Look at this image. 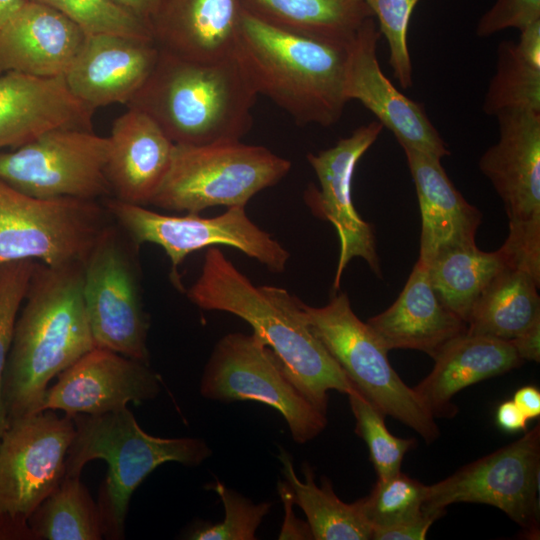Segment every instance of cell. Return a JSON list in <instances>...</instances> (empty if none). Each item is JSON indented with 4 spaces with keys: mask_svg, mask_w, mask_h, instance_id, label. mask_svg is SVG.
<instances>
[{
    "mask_svg": "<svg viewBox=\"0 0 540 540\" xmlns=\"http://www.w3.org/2000/svg\"><path fill=\"white\" fill-rule=\"evenodd\" d=\"M224 506L220 523H197L186 533L191 540H254L256 531L269 513L272 503H253L248 498L217 481L212 485Z\"/></svg>",
    "mask_w": 540,
    "mask_h": 540,
    "instance_id": "35",
    "label": "cell"
},
{
    "mask_svg": "<svg viewBox=\"0 0 540 540\" xmlns=\"http://www.w3.org/2000/svg\"><path fill=\"white\" fill-rule=\"evenodd\" d=\"M540 426L518 440L426 486L425 512L440 517L455 503L497 507L527 535H539Z\"/></svg>",
    "mask_w": 540,
    "mask_h": 540,
    "instance_id": "12",
    "label": "cell"
},
{
    "mask_svg": "<svg viewBox=\"0 0 540 540\" xmlns=\"http://www.w3.org/2000/svg\"><path fill=\"white\" fill-rule=\"evenodd\" d=\"M382 129L379 121H372L340 139L335 146L307 155L319 187L310 183L305 190L304 200L315 216L335 227L340 241L334 291L339 289L344 270L354 257L363 258L370 269L381 277L374 231L354 207L352 181L356 165L376 142Z\"/></svg>",
    "mask_w": 540,
    "mask_h": 540,
    "instance_id": "16",
    "label": "cell"
},
{
    "mask_svg": "<svg viewBox=\"0 0 540 540\" xmlns=\"http://www.w3.org/2000/svg\"><path fill=\"white\" fill-rule=\"evenodd\" d=\"M499 140L479 160L480 171L503 201L509 233L499 248L511 267L540 282V113L496 116Z\"/></svg>",
    "mask_w": 540,
    "mask_h": 540,
    "instance_id": "9",
    "label": "cell"
},
{
    "mask_svg": "<svg viewBox=\"0 0 540 540\" xmlns=\"http://www.w3.org/2000/svg\"><path fill=\"white\" fill-rule=\"evenodd\" d=\"M83 266L36 263L3 375L9 420L41 412L49 382L96 347L83 296Z\"/></svg>",
    "mask_w": 540,
    "mask_h": 540,
    "instance_id": "2",
    "label": "cell"
},
{
    "mask_svg": "<svg viewBox=\"0 0 540 540\" xmlns=\"http://www.w3.org/2000/svg\"><path fill=\"white\" fill-rule=\"evenodd\" d=\"M74 435L72 417L55 410L9 420L0 440V513L28 520L62 481Z\"/></svg>",
    "mask_w": 540,
    "mask_h": 540,
    "instance_id": "15",
    "label": "cell"
},
{
    "mask_svg": "<svg viewBox=\"0 0 540 540\" xmlns=\"http://www.w3.org/2000/svg\"><path fill=\"white\" fill-rule=\"evenodd\" d=\"M441 518L437 514L423 511L416 518L400 522L397 524L376 527L372 529L374 540H423L431 525Z\"/></svg>",
    "mask_w": 540,
    "mask_h": 540,
    "instance_id": "40",
    "label": "cell"
},
{
    "mask_svg": "<svg viewBox=\"0 0 540 540\" xmlns=\"http://www.w3.org/2000/svg\"><path fill=\"white\" fill-rule=\"evenodd\" d=\"M116 5L147 22L150 25V19L158 10L163 0H111Z\"/></svg>",
    "mask_w": 540,
    "mask_h": 540,
    "instance_id": "47",
    "label": "cell"
},
{
    "mask_svg": "<svg viewBox=\"0 0 540 540\" xmlns=\"http://www.w3.org/2000/svg\"><path fill=\"white\" fill-rule=\"evenodd\" d=\"M94 110L75 98L64 77L0 74V150L57 128L92 129Z\"/></svg>",
    "mask_w": 540,
    "mask_h": 540,
    "instance_id": "20",
    "label": "cell"
},
{
    "mask_svg": "<svg viewBox=\"0 0 540 540\" xmlns=\"http://www.w3.org/2000/svg\"><path fill=\"white\" fill-rule=\"evenodd\" d=\"M378 29L389 47V64L393 76L403 89L412 86V63L408 48V29L414 8L419 0H364Z\"/></svg>",
    "mask_w": 540,
    "mask_h": 540,
    "instance_id": "38",
    "label": "cell"
},
{
    "mask_svg": "<svg viewBox=\"0 0 540 540\" xmlns=\"http://www.w3.org/2000/svg\"><path fill=\"white\" fill-rule=\"evenodd\" d=\"M513 401L528 419H534L540 415V392L533 386H524L518 389Z\"/></svg>",
    "mask_w": 540,
    "mask_h": 540,
    "instance_id": "46",
    "label": "cell"
},
{
    "mask_svg": "<svg viewBox=\"0 0 540 540\" xmlns=\"http://www.w3.org/2000/svg\"><path fill=\"white\" fill-rule=\"evenodd\" d=\"M515 44L528 61L540 65V21L520 30L519 40Z\"/></svg>",
    "mask_w": 540,
    "mask_h": 540,
    "instance_id": "44",
    "label": "cell"
},
{
    "mask_svg": "<svg viewBox=\"0 0 540 540\" xmlns=\"http://www.w3.org/2000/svg\"><path fill=\"white\" fill-rule=\"evenodd\" d=\"M519 358L524 361L540 360V320L518 337L510 340Z\"/></svg>",
    "mask_w": 540,
    "mask_h": 540,
    "instance_id": "42",
    "label": "cell"
},
{
    "mask_svg": "<svg viewBox=\"0 0 540 540\" xmlns=\"http://www.w3.org/2000/svg\"><path fill=\"white\" fill-rule=\"evenodd\" d=\"M291 162L263 146L225 141L175 144L169 169L151 200L159 208L199 214L216 207H245L277 184Z\"/></svg>",
    "mask_w": 540,
    "mask_h": 540,
    "instance_id": "6",
    "label": "cell"
},
{
    "mask_svg": "<svg viewBox=\"0 0 540 540\" xmlns=\"http://www.w3.org/2000/svg\"><path fill=\"white\" fill-rule=\"evenodd\" d=\"M347 395L356 420L355 432L368 447L378 479L396 475L401 471L405 454L415 446V439L392 435L386 427L385 416L357 389Z\"/></svg>",
    "mask_w": 540,
    "mask_h": 540,
    "instance_id": "33",
    "label": "cell"
},
{
    "mask_svg": "<svg viewBox=\"0 0 540 540\" xmlns=\"http://www.w3.org/2000/svg\"><path fill=\"white\" fill-rule=\"evenodd\" d=\"M528 420L513 400L502 402L496 410V422L507 432L525 431Z\"/></svg>",
    "mask_w": 540,
    "mask_h": 540,
    "instance_id": "43",
    "label": "cell"
},
{
    "mask_svg": "<svg viewBox=\"0 0 540 540\" xmlns=\"http://www.w3.org/2000/svg\"><path fill=\"white\" fill-rule=\"evenodd\" d=\"M187 296L202 309L228 312L250 324L295 386L322 413L327 414L329 391L348 394L356 389L311 330L301 300L284 288L255 286L220 249H207Z\"/></svg>",
    "mask_w": 540,
    "mask_h": 540,
    "instance_id": "1",
    "label": "cell"
},
{
    "mask_svg": "<svg viewBox=\"0 0 540 540\" xmlns=\"http://www.w3.org/2000/svg\"><path fill=\"white\" fill-rule=\"evenodd\" d=\"M106 178L115 199L146 206L165 178L174 143L144 112L129 108L112 125Z\"/></svg>",
    "mask_w": 540,
    "mask_h": 540,
    "instance_id": "23",
    "label": "cell"
},
{
    "mask_svg": "<svg viewBox=\"0 0 540 540\" xmlns=\"http://www.w3.org/2000/svg\"><path fill=\"white\" fill-rule=\"evenodd\" d=\"M83 296L97 347L149 364L148 317L124 239L111 225L83 266Z\"/></svg>",
    "mask_w": 540,
    "mask_h": 540,
    "instance_id": "14",
    "label": "cell"
},
{
    "mask_svg": "<svg viewBox=\"0 0 540 540\" xmlns=\"http://www.w3.org/2000/svg\"><path fill=\"white\" fill-rule=\"evenodd\" d=\"M111 222L97 200L36 198L0 180V265L28 259L53 268L84 265Z\"/></svg>",
    "mask_w": 540,
    "mask_h": 540,
    "instance_id": "8",
    "label": "cell"
},
{
    "mask_svg": "<svg viewBox=\"0 0 540 540\" xmlns=\"http://www.w3.org/2000/svg\"><path fill=\"white\" fill-rule=\"evenodd\" d=\"M351 41L285 30L245 10L235 56L257 95L299 124L327 127L338 122L348 102L344 76Z\"/></svg>",
    "mask_w": 540,
    "mask_h": 540,
    "instance_id": "3",
    "label": "cell"
},
{
    "mask_svg": "<svg viewBox=\"0 0 540 540\" xmlns=\"http://www.w3.org/2000/svg\"><path fill=\"white\" fill-rule=\"evenodd\" d=\"M387 350L412 349L433 359L467 324L452 313L434 291L428 266L417 260L395 302L366 322Z\"/></svg>",
    "mask_w": 540,
    "mask_h": 540,
    "instance_id": "25",
    "label": "cell"
},
{
    "mask_svg": "<svg viewBox=\"0 0 540 540\" xmlns=\"http://www.w3.org/2000/svg\"><path fill=\"white\" fill-rule=\"evenodd\" d=\"M243 0H163L150 19L159 49L212 62L235 56Z\"/></svg>",
    "mask_w": 540,
    "mask_h": 540,
    "instance_id": "21",
    "label": "cell"
},
{
    "mask_svg": "<svg viewBox=\"0 0 540 540\" xmlns=\"http://www.w3.org/2000/svg\"><path fill=\"white\" fill-rule=\"evenodd\" d=\"M426 486L401 471L388 479H378L370 494L359 499L372 529L421 515Z\"/></svg>",
    "mask_w": 540,
    "mask_h": 540,
    "instance_id": "34",
    "label": "cell"
},
{
    "mask_svg": "<svg viewBox=\"0 0 540 540\" xmlns=\"http://www.w3.org/2000/svg\"><path fill=\"white\" fill-rule=\"evenodd\" d=\"M200 393L210 400L270 406L283 416L299 444L327 425V414L302 394L278 356L254 333H230L220 339L205 367Z\"/></svg>",
    "mask_w": 540,
    "mask_h": 540,
    "instance_id": "10",
    "label": "cell"
},
{
    "mask_svg": "<svg viewBox=\"0 0 540 540\" xmlns=\"http://www.w3.org/2000/svg\"><path fill=\"white\" fill-rule=\"evenodd\" d=\"M28 524L34 540L103 539L97 503L80 476L64 475L28 517Z\"/></svg>",
    "mask_w": 540,
    "mask_h": 540,
    "instance_id": "31",
    "label": "cell"
},
{
    "mask_svg": "<svg viewBox=\"0 0 540 540\" xmlns=\"http://www.w3.org/2000/svg\"><path fill=\"white\" fill-rule=\"evenodd\" d=\"M301 308L313 333L374 407L412 428L428 443L439 437L434 416L396 373L388 351L370 326L356 316L346 293H334L322 307L301 301Z\"/></svg>",
    "mask_w": 540,
    "mask_h": 540,
    "instance_id": "7",
    "label": "cell"
},
{
    "mask_svg": "<svg viewBox=\"0 0 540 540\" xmlns=\"http://www.w3.org/2000/svg\"><path fill=\"white\" fill-rule=\"evenodd\" d=\"M256 97L236 56L201 62L159 49L127 107L151 117L174 144L203 145L248 133Z\"/></svg>",
    "mask_w": 540,
    "mask_h": 540,
    "instance_id": "4",
    "label": "cell"
},
{
    "mask_svg": "<svg viewBox=\"0 0 540 540\" xmlns=\"http://www.w3.org/2000/svg\"><path fill=\"white\" fill-rule=\"evenodd\" d=\"M87 33L63 13L27 0L0 32V74L64 76Z\"/></svg>",
    "mask_w": 540,
    "mask_h": 540,
    "instance_id": "22",
    "label": "cell"
},
{
    "mask_svg": "<svg viewBox=\"0 0 540 540\" xmlns=\"http://www.w3.org/2000/svg\"><path fill=\"white\" fill-rule=\"evenodd\" d=\"M75 435L66 457L65 475L80 476L91 460L108 470L98 493L103 538H125L129 502L138 486L158 466L177 462L198 466L212 453L198 438H161L145 432L127 407L98 415L72 416Z\"/></svg>",
    "mask_w": 540,
    "mask_h": 540,
    "instance_id": "5",
    "label": "cell"
},
{
    "mask_svg": "<svg viewBox=\"0 0 540 540\" xmlns=\"http://www.w3.org/2000/svg\"><path fill=\"white\" fill-rule=\"evenodd\" d=\"M278 458L282 464L285 482L290 488L293 503L307 518L312 538L315 540H369L372 526L367 520L360 500L345 503L333 491L327 478L321 486L314 480L312 467L302 466L304 481L295 473L290 454L280 448Z\"/></svg>",
    "mask_w": 540,
    "mask_h": 540,
    "instance_id": "28",
    "label": "cell"
},
{
    "mask_svg": "<svg viewBox=\"0 0 540 540\" xmlns=\"http://www.w3.org/2000/svg\"><path fill=\"white\" fill-rule=\"evenodd\" d=\"M278 491L285 509V518L279 539H313L308 524L296 518L293 512L294 503L291 491L285 481L278 483Z\"/></svg>",
    "mask_w": 540,
    "mask_h": 540,
    "instance_id": "41",
    "label": "cell"
},
{
    "mask_svg": "<svg viewBox=\"0 0 540 540\" xmlns=\"http://www.w3.org/2000/svg\"><path fill=\"white\" fill-rule=\"evenodd\" d=\"M159 392V378L149 364L96 346L58 375L42 411L98 415L152 400Z\"/></svg>",
    "mask_w": 540,
    "mask_h": 540,
    "instance_id": "18",
    "label": "cell"
},
{
    "mask_svg": "<svg viewBox=\"0 0 540 540\" xmlns=\"http://www.w3.org/2000/svg\"><path fill=\"white\" fill-rule=\"evenodd\" d=\"M540 21V0H496L478 21L476 34L489 37L505 29L519 31Z\"/></svg>",
    "mask_w": 540,
    "mask_h": 540,
    "instance_id": "39",
    "label": "cell"
},
{
    "mask_svg": "<svg viewBox=\"0 0 540 540\" xmlns=\"http://www.w3.org/2000/svg\"><path fill=\"white\" fill-rule=\"evenodd\" d=\"M434 361L432 371L413 387L434 418L457 413L451 400L462 389L523 364L510 341L467 332L448 342Z\"/></svg>",
    "mask_w": 540,
    "mask_h": 540,
    "instance_id": "26",
    "label": "cell"
},
{
    "mask_svg": "<svg viewBox=\"0 0 540 540\" xmlns=\"http://www.w3.org/2000/svg\"><path fill=\"white\" fill-rule=\"evenodd\" d=\"M105 206L134 245L153 243L166 252L175 280L177 267L189 254L216 245L236 248L277 273L285 270L290 257L278 241L250 220L245 207H230L219 216L204 218L196 213L165 215L115 198Z\"/></svg>",
    "mask_w": 540,
    "mask_h": 540,
    "instance_id": "11",
    "label": "cell"
},
{
    "mask_svg": "<svg viewBox=\"0 0 540 540\" xmlns=\"http://www.w3.org/2000/svg\"><path fill=\"white\" fill-rule=\"evenodd\" d=\"M159 48L152 39L114 33L87 34L64 74L72 95L96 110L128 104L152 72Z\"/></svg>",
    "mask_w": 540,
    "mask_h": 540,
    "instance_id": "19",
    "label": "cell"
},
{
    "mask_svg": "<svg viewBox=\"0 0 540 540\" xmlns=\"http://www.w3.org/2000/svg\"><path fill=\"white\" fill-rule=\"evenodd\" d=\"M63 13L87 34L114 33L152 39L150 25L111 0H32Z\"/></svg>",
    "mask_w": 540,
    "mask_h": 540,
    "instance_id": "36",
    "label": "cell"
},
{
    "mask_svg": "<svg viewBox=\"0 0 540 540\" xmlns=\"http://www.w3.org/2000/svg\"><path fill=\"white\" fill-rule=\"evenodd\" d=\"M540 282L507 266L484 289L467 321V333L510 341L540 320Z\"/></svg>",
    "mask_w": 540,
    "mask_h": 540,
    "instance_id": "27",
    "label": "cell"
},
{
    "mask_svg": "<svg viewBox=\"0 0 540 540\" xmlns=\"http://www.w3.org/2000/svg\"><path fill=\"white\" fill-rule=\"evenodd\" d=\"M507 266L500 249L485 252L474 245L442 253L428 265V272L440 301L467 324L481 293Z\"/></svg>",
    "mask_w": 540,
    "mask_h": 540,
    "instance_id": "30",
    "label": "cell"
},
{
    "mask_svg": "<svg viewBox=\"0 0 540 540\" xmlns=\"http://www.w3.org/2000/svg\"><path fill=\"white\" fill-rule=\"evenodd\" d=\"M37 261L17 260L0 265V440L9 419L3 402V375L13 340L16 319Z\"/></svg>",
    "mask_w": 540,
    "mask_h": 540,
    "instance_id": "37",
    "label": "cell"
},
{
    "mask_svg": "<svg viewBox=\"0 0 540 540\" xmlns=\"http://www.w3.org/2000/svg\"><path fill=\"white\" fill-rule=\"evenodd\" d=\"M421 211V262L427 266L442 253L476 245L482 214L456 189L441 159L403 148Z\"/></svg>",
    "mask_w": 540,
    "mask_h": 540,
    "instance_id": "24",
    "label": "cell"
},
{
    "mask_svg": "<svg viewBox=\"0 0 540 540\" xmlns=\"http://www.w3.org/2000/svg\"><path fill=\"white\" fill-rule=\"evenodd\" d=\"M380 36L372 17L352 39L344 76L346 100H357L371 111L402 148L439 159L450 155L423 105L401 93L382 72L377 58Z\"/></svg>",
    "mask_w": 540,
    "mask_h": 540,
    "instance_id": "17",
    "label": "cell"
},
{
    "mask_svg": "<svg viewBox=\"0 0 540 540\" xmlns=\"http://www.w3.org/2000/svg\"><path fill=\"white\" fill-rule=\"evenodd\" d=\"M109 139L85 128H57L10 152L0 151V180L36 198L97 200L111 194Z\"/></svg>",
    "mask_w": 540,
    "mask_h": 540,
    "instance_id": "13",
    "label": "cell"
},
{
    "mask_svg": "<svg viewBox=\"0 0 540 540\" xmlns=\"http://www.w3.org/2000/svg\"><path fill=\"white\" fill-rule=\"evenodd\" d=\"M245 10L276 27L350 42L374 18L364 0H243Z\"/></svg>",
    "mask_w": 540,
    "mask_h": 540,
    "instance_id": "29",
    "label": "cell"
},
{
    "mask_svg": "<svg viewBox=\"0 0 540 540\" xmlns=\"http://www.w3.org/2000/svg\"><path fill=\"white\" fill-rule=\"evenodd\" d=\"M27 0H0V32Z\"/></svg>",
    "mask_w": 540,
    "mask_h": 540,
    "instance_id": "48",
    "label": "cell"
},
{
    "mask_svg": "<svg viewBox=\"0 0 540 540\" xmlns=\"http://www.w3.org/2000/svg\"><path fill=\"white\" fill-rule=\"evenodd\" d=\"M482 108L488 116L507 111L540 113V65L528 61L515 42L499 44L495 74Z\"/></svg>",
    "mask_w": 540,
    "mask_h": 540,
    "instance_id": "32",
    "label": "cell"
},
{
    "mask_svg": "<svg viewBox=\"0 0 540 540\" xmlns=\"http://www.w3.org/2000/svg\"><path fill=\"white\" fill-rule=\"evenodd\" d=\"M0 540H34L28 520L0 513Z\"/></svg>",
    "mask_w": 540,
    "mask_h": 540,
    "instance_id": "45",
    "label": "cell"
}]
</instances>
